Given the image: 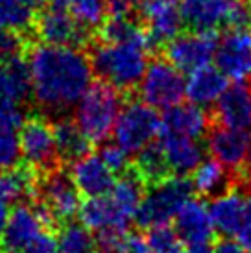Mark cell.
I'll use <instances>...</instances> for the list:
<instances>
[{"label": "cell", "mask_w": 251, "mask_h": 253, "mask_svg": "<svg viewBox=\"0 0 251 253\" xmlns=\"http://www.w3.org/2000/svg\"><path fill=\"white\" fill-rule=\"evenodd\" d=\"M26 59L32 72L34 111L50 120L70 115L94 74L87 50L32 41Z\"/></svg>", "instance_id": "1"}, {"label": "cell", "mask_w": 251, "mask_h": 253, "mask_svg": "<svg viewBox=\"0 0 251 253\" xmlns=\"http://www.w3.org/2000/svg\"><path fill=\"white\" fill-rule=\"evenodd\" d=\"M85 50L98 80L111 84L126 96H135L152 56L146 37L126 42H105L92 37Z\"/></svg>", "instance_id": "2"}, {"label": "cell", "mask_w": 251, "mask_h": 253, "mask_svg": "<svg viewBox=\"0 0 251 253\" xmlns=\"http://www.w3.org/2000/svg\"><path fill=\"white\" fill-rule=\"evenodd\" d=\"M126 98L129 96L104 80H98L87 87L76 104L74 120L92 144H100L109 139Z\"/></svg>", "instance_id": "3"}, {"label": "cell", "mask_w": 251, "mask_h": 253, "mask_svg": "<svg viewBox=\"0 0 251 253\" xmlns=\"http://www.w3.org/2000/svg\"><path fill=\"white\" fill-rule=\"evenodd\" d=\"M192 194H196L192 179L187 176H170L165 181L148 187L135 211L133 222L139 229H152L155 225L168 224Z\"/></svg>", "instance_id": "4"}, {"label": "cell", "mask_w": 251, "mask_h": 253, "mask_svg": "<svg viewBox=\"0 0 251 253\" xmlns=\"http://www.w3.org/2000/svg\"><path fill=\"white\" fill-rule=\"evenodd\" d=\"M161 129V117L152 106L144 104L135 96L126 98L122 111L113 127L115 142L129 155L154 141Z\"/></svg>", "instance_id": "5"}, {"label": "cell", "mask_w": 251, "mask_h": 253, "mask_svg": "<svg viewBox=\"0 0 251 253\" xmlns=\"http://www.w3.org/2000/svg\"><path fill=\"white\" fill-rule=\"evenodd\" d=\"M135 96H139L154 109L172 107L185 96V80L181 71L175 69L163 54H154L135 91Z\"/></svg>", "instance_id": "6"}, {"label": "cell", "mask_w": 251, "mask_h": 253, "mask_svg": "<svg viewBox=\"0 0 251 253\" xmlns=\"http://www.w3.org/2000/svg\"><path fill=\"white\" fill-rule=\"evenodd\" d=\"M82 194L78 190L76 183L72 181L67 167H59L41 174L37 179V192H35V204L42 205L50 216L56 220L57 225L74 220L80 212ZM32 202V204H34Z\"/></svg>", "instance_id": "7"}, {"label": "cell", "mask_w": 251, "mask_h": 253, "mask_svg": "<svg viewBox=\"0 0 251 253\" xmlns=\"http://www.w3.org/2000/svg\"><path fill=\"white\" fill-rule=\"evenodd\" d=\"M19 144H21V154L24 161L32 165L39 172V176L59 167H65L57 154L50 119H46L39 111H32L22 122Z\"/></svg>", "instance_id": "8"}, {"label": "cell", "mask_w": 251, "mask_h": 253, "mask_svg": "<svg viewBox=\"0 0 251 253\" xmlns=\"http://www.w3.org/2000/svg\"><path fill=\"white\" fill-rule=\"evenodd\" d=\"M94 32L85 28L78 22L67 7L44 6L35 11L34 19V39L46 44L57 46H74V48H87L92 41Z\"/></svg>", "instance_id": "9"}, {"label": "cell", "mask_w": 251, "mask_h": 253, "mask_svg": "<svg viewBox=\"0 0 251 253\" xmlns=\"http://www.w3.org/2000/svg\"><path fill=\"white\" fill-rule=\"evenodd\" d=\"M137 21L146 34L152 56L161 54L165 44L185 30L179 0H140Z\"/></svg>", "instance_id": "10"}, {"label": "cell", "mask_w": 251, "mask_h": 253, "mask_svg": "<svg viewBox=\"0 0 251 253\" xmlns=\"http://www.w3.org/2000/svg\"><path fill=\"white\" fill-rule=\"evenodd\" d=\"M216 42V32L183 30L179 36H175L172 41L165 44L161 54L181 72H192L203 65H207L214 57Z\"/></svg>", "instance_id": "11"}, {"label": "cell", "mask_w": 251, "mask_h": 253, "mask_svg": "<svg viewBox=\"0 0 251 253\" xmlns=\"http://www.w3.org/2000/svg\"><path fill=\"white\" fill-rule=\"evenodd\" d=\"M214 59L216 67L227 78H251V32L246 28L227 30L222 37H218Z\"/></svg>", "instance_id": "12"}, {"label": "cell", "mask_w": 251, "mask_h": 253, "mask_svg": "<svg viewBox=\"0 0 251 253\" xmlns=\"http://www.w3.org/2000/svg\"><path fill=\"white\" fill-rule=\"evenodd\" d=\"M212 122L246 129L251 126V78L227 85L209 109Z\"/></svg>", "instance_id": "13"}, {"label": "cell", "mask_w": 251, "mask_h": 253, "mask_svg": "<svg viewBox=\"0 0 251 253\" xmlns=\"http://www.w3.org/2000/svg\"><path fill=\"white\" fill-rule=\"evenodd\" d=\"M44 229V222L34 204H17L11 214H7L6 227L0 237V250L4 253H21Z\"/></svg>", "instance_id": "14"}, {"label": "cell", "mask_w": 251, "mask_h": 253, "mask_svg": "<svg viewBox=\"0 0 251 253\" xmlns=\"http://www.w3.org/2000/svg\"><path fill=\"white\" fill-rule=\"evenodd\" d=\"M192 185L198 198L212 202L216 198L233 192L240 185V169L225 167L218 159H203L192 174Z\"/></svg>", "instance_id": "15"}, {"label": "cell", "mask_w": 251, "mask_h": 253, "mask_svg": "<svg viewBox=\"0 0 251 253\" xmlns=\"http://www.w3.org/2000/svg\"><path fill=\"white\" fill-rule=\"evenodd\" d=\"M205 142L212 157L223 163L231 169H240L246 159L248 148L251 144L250 133L246 129H237L210 122L209 129L205 133Z\"/></svg>", "instance_id": "16"}, {"label": "cell", "mask_w": 251, "mask_h": 253, "mask_svg": "<svg viewBox=\"0 0 251 253\" xmlns=\"http://www.w3.org/2000/svg\"><path fill=\"white\" fill-rule=\"evenodd\" d=\"M157 141L163 146L167 161L174 176H188L196 170V167L203 161L205 150L198 139H188L183 135L172 133L161 126L157 133Z\"/></svg>", "instance_id": "17"}, {"label": "cell", "mask_w": 251, "mask_h": 253, "mask_svg": "<svg viewBox=\"0 0 251 253\" xmlns=\"http://www.w3.org/2000/svg\"><path fill=\"white\" fill-rule=\"evenodd\" d=\"M69 172L80 194L87 198L107 194L115 185V174L98 154H87L82 159L70 163Z\"/></svg>", "instance_id": "18"}, {"label": "cell", "mask_w": 251, "mask_h": 253, "mask_svg": "<svg viewBox=\"0 0 251 253\" xmlns=\"http://www.w3.org/2000/svg\"><path fill=\"white\" fill-rule=\"evenodd\" d=\"M179 239L187 244H200V242H210L214 239V225L210 220L209 209L202 198H190L181 205V209L174 216Z\"/></svg>", "instance_id": "19"}, {"label": "cell", "mask_w": 251, "mask_h": 253, "mask_svg": "<svg viewBox=\"0 0 251 253\" xmlns=\"http://www.w3.org/2000/svg\"><path fill=\"white\" fill-rule=\"evenodd\" d=\"M210 122V113L202 109V106L194 102H177L167 109L165 117L161 119V126L188 139H202L207 133Z\"/></svg>", "instance_id": "20"}, {"label": "cell", "mask_w": 251, "mask_h": 253, "mask_svg": "<svg viewBox=\"0 0 251 253\" xmlns=\"http://www.w3.org/2000/svg\"><path fill=\"white\" fill-rule=\"evenodd\" d=\"M39 172L26 161L0 172V200L4 204H32L37 192Z\"/></svg>", "instance_id": "21"}, {"label": "cell", "mask_w": 251, "mask_h": 253, "mask_svg": "<svg viewBox=\"0 0 251 253\" xmlns=\"http://www.w3.org/2000/svg\"><path fill=\"white\" fill-rule=\"evenodd\" d=\"M212 225L223 237H235L246 225V194L240 189L227 192L210 202Z\"/></svg>", "instance_id": "22"}, {"label": "cell", "mask_w": 251, "mask_h": 253, "mask_svg": "<svg viewBox=\"0 0 251 253\" xmlns=\"http://www.w3.org/2000/svg\"><path fill=\"white\" fill-rule=\"evenodd\" d=\"M50 124H52V131L56 139L57 154L65 167H69L70 163L78 161L92 152V142L80 129L74 117L70 115L57 117L50 120Z\"/></svg>", "instance_id": "23"}, {"label": "cell", "mask_w": 251, "mask_h": 253, "mask_svg": "<svg viewBox=\"0 0 251 253\" xmlns=\"http://www.w3.org/2000/svg\"><path fill=\"white\" fill-rule=\"evenodd\" d=\"M229 0H179L185 30L188 32H218Z\"/></svg>", "instance_id": "24"}, {"label": "cell", "mask_w": 251, "mask_h": 253, "mask_svg": "<svg viewBox=\"0 0 251 253\" xmlns=\"http://www.w3.org/2000/svg\"><path fill=\"white\" fill-rule=\"evenodd\" d=\"M227 87V76L218 67H210L209 63L190 72V78L185 82V94L190 102L198 106H212L218 96Z\"/></svg>", "instance_id": "25"}, {"label": "cell", "mask_w": 251, "mask_h": 253, "mask_svg": "<svg viewBox=\"0 0 251 253\" xmlns=\"http://www.w3.org/2000/svg\"><path fill=\"white\" fill-rule=\"evenodd\" d=\"M80 220L91 231H100L105 227H117V229H129V220H126L113 204L109 192L102 196L87 198L80 205Z\"/></svg>", "instance_id": "26"}, {"label": "cell", "mask_w": 251, "mask_h": 253, "mask_svg": "<svg viewBox=\"0 0 251 253\" xmlns=\"http://www.w3.org/2000/svg\"><path fill=\"white\" fill-rule=\"evenodd\" d=\"M148 185L144 183V179L139 176V172L133 169V165L126 170L124 174L119 176V181H115L113 189L109 190L115 207L119 209V212L126 220L131 222L135 216V211L139 207L140 200L146 194Z\"/></svg>", "instance_id": "27"}, {"label": "cell", "mask_w": 251, "mask_h": 253, "mask_svg": "<svg viewBox=\"0 0 251 253\" xmlns=\"http://www.w3.org/2000/svg\"><path fill=\"white\" fill-rule=\"evenodd\" d=\"M131 165L133 169L139 172V176L144 179L148 187L157 185V183L168 179L170 176H174L172 170H170V165L167 161V155L163 152V146L157 141V137L135 154V161Z\"/></svg>", "instance_id": "28"}, {"label": "cell", "mask_w": 251, "mask_h": 253, "mask_svg": "<svg viewBox=\"0 0 251 253\" xmlns=\"http://www.w3.org/2000/svg\"><path fill=\"white\" fill-rule=\"evenodd\" d=\"M56 237L59 253H92L96 250V237L87 225L76 220L59 225Z\"/></svg>", "instance_id": "29"}, {"label": "cell", "mask_w": 251, "mask_h": 253, "mask_svg": "<svg viewBox=\"0 0 251 253\" xmlns=\"http://www.w3.org/2000/svg\"><path fill=\"white\" fill-rule=\"evenodd\" d=\"M35 11L19 0H0V26L34 39ZM35 41V39H34Z\"/></svg>", "instance_id": "30"}, {"label": "cell", "mask_w": 251, "mask_h": 253, "mask_svg": "<svg viewBox=\"0 0 251 253\" xmlns=\"http://www.w3.org/2000/svg\"><path fill=\"white\" fill-rule=\"evenodd\" d=\"M67 9L78 22H82L85 28L92 32L105 21L107 13L105 0H69Z\"/></svg>", "instance_id": "31"}, {"label": "cell", "mask_w": 251, "mask_h": 253, "mask_svg": "<svg viewBox=\"0 0 251 253\" xmlns=\"http://www.w3.org/2000/svg\"><path fill=\"white\" fill-rule=\"evenodd\" d=\"M148 244L152 253H183V240L174 227L168 224L155 225L148 233Z\"/></svg>", "instance_id": "32"}, {"label": "cell", "mask_w": 251, "mask_h": 253, "mask_svg": "<svg viewBox=\"0 0 251 253\" xmlns=\"http://www.w3.org/2000/svg\"><path fill=\"white\" fill-rule=\"evenodd\" d=\"M22 159L19 135L15 133V127L7 126L0 120V172L13 167Z\"/></svg>", "instance_id": "33"}, {"label": "cell", "mask_w": 251, "mask_h": 253, "mask_svg": "<svg viewBox=\"0 0 251 253\" xmlns=\"http://www.w3.org/2000/svg\"><path fill=\"white\" fill-rule=\"evenodd\" d=\"M98 155H100V159L109 167V170H111L115 176L124 174L126 170L131 167V163H129V157H131V155L127 154L126 150H122L117 142H109V141L100 142Z\"/></svg>", "instance_id": "34"}, {"label": "cell", "mask_w": 251, "mask_h": 253, "mask_svg": "<svg viewBox=\"0 0 251 253\" xmlns=\"http://www.w3.org/2000/svg\"><path fill=\"white\" fill-rule=\"evenodd\" d=\"M32 41L34 39L22 36L19 32L0 26V63H4L6 59L17 56V54H24Z\"/></svg>", "instance_id": "35"}, {"label": "cell", "mask_w": 251, "mask_h": 253, "mask_svg": "<svg viewBox=\"0 0 251 253\" xmlns=\"http://www.w3.org/2000/svg\"><path fill=\"white\" fill-rule=\"evenodd\" d=\"M246 26H250V4H246L244 0H229L223 17V28L242 30Z\"/></svg>", "instance_id": "36"}, {"label": "cell", "mask_w": 251, "mask_h": 253, "mask_svg": "<svg viewBox=\"0 0 251 253\" xmlns=\"http://www.w3.org/2000/svg\"><path fill=\"white\" fill-rule=\"evenodd\" d=\"M115 253H152L150 252V244H148V237L142 233V229H127L122 235L119 246Z\"/></svg>", "instance_id": "37"}, {"label": "cell", "mask_w": 251, "mask_h": 253, "mask_svg": "<svg viewBox=\"0 0 251 253\" xmlns=\"http://www.w3.org/2000/svg\"><path fill=\"white\" fill-rule=\"evenodd\" d=\"M21 253H57L56 233L48 229L41 231Z\"/></svg>", "instance_id": "38"}, {"label": "cell", "mask_w": 251, "mask_h": 253, "mask_svg": "<svg viewBox=\"0 0 251 253\" xmlns=\"http://www.w3.org/2000/svg\"><path fill=\"white\" fill-rule=\"evenodd\" d=\"M109 15H133L137 17L140 0H105Z\"/></svg>", "instance_id": "39"}, {"label": "cell", "mask_w": 251, "mask_h": 253, "mask_svg": "<svg viewBox=\"0 0 251 253\" xmlns=\"http://www.w3.org/2000/svg\"><path fill=\"white\" fill-rule=\"evenodd\" d=\"M212 252L214 253H250L240 242L233 240L231 237H220V239L214 240Z\"/></svg>", "instance_id": "40"}, {"label": "cell", "mask_w": 251, "mask_h": 253, "mask_svg": "<svg viewBox=\"0 0 251 253\" xmlns=\"http://www.w3.org/2000/svg\"><path fill=\"white\" fill-rule=\"evenodd\" d=\"M240 190H248L251 189V144L248 148V154H246V159L240 167V185H238Z\"/></svg>", "instance_id": "41"}, {"label": "cell", "mask_w": 251, "mask_h": 253, "mask_svg": "<svg viewBox=\"0 0 251 253\" xmlns=\"http://www.w3.org/2000/svg\"><path fill=\"white\" fill-rule=\"evenodd\" d=\"M238 242H240L248 252H251V224H246L244 227L238 231Z\"/></svg>", "instance_id": "42"}, {"label": "cell", "mask_w": 251, "mask_h": 253, "mask_svg": "<svg viewBox=\"0 0 251 253\" xmlns=\"http://www.w3.org/2000/svg\"><path fill=\"white\" fill-rule=\"evenodd\" d=\"M183 253H214L209 242H200V244H190L187 252Z\"/></svg>", "instance_id": "43"}, {"label": "cell", "mask_w": 251, "mask_h": 253, "mask_svg": "<svg viewBox=\"0 0 251 253\" xmlns=\"http://www.w3.org/2000/svg\"><path fill=\"white\" fill-rule=\"evenodd\" d=\"M6 222H7V204H4V202L0 200V237H2V233H4Z\"/></svg>", "instance_id": "44"}, {"label": "cell", "mask_w": 251, "mask_h": 253, "mask_svg": "<svg viewBox=\"0 0 251 253\" xmlns=\"http://www.w3.org/2000/svg\"><path fill=\"white\" fill-rule=\"evenodd\" d=\"M21 4H24V6H28L30 9H34V11H39L41 7L46 6V0H19Z\"/></svg>", "instance_id": "45"}, {"label": "cell", "mask_w": 251, "mask_h": 253, "mask_svg": "<svg viewBox=\"0 0 251 253\" xmlns=\"http://www.w3.org/2000/svg\"><path fill=\"white\" fill-rule=\"evenodd\" d=\"M242 192L246 194V224H251V189Z\"/></svg>", "instance_id": "46"}, {"label": "cell", "mask_w": 251, "mask_h": 253, "mask_svg": "<svg viewBox=\"0 0 251 253\" xmlns=\"http://www.w3.org/2000/svg\"><path fill=\"white\" fill-rule=\"evenodd\" d=\"M69 0H46V6H54V7H67Z\"/></svg>", "instance_id": "47"}, {"label": "cell", "mask_w": 251, "mask_h": 253, "mask_svg": "<svg viewBox=\"0 0 251 253\" xmlns=\"http://www.w3.org/2000/svg\"><path fill=\"white\" fill-rule=\"evenodd\" d=\"M92 253H115V252H111V250H102V248H96Z\"/></svg>", "instance_id": "48"}, {"label": "cell", "mask_w": 251, "mask_h": 253, "mask_svg": "<svg viewBox=\"0 0 251 253\" xmlns=\"http://www.w3.org/2000/svg\"><path fill=\"white\" fill-rule=\"evenodd\" d=\"M250 26H251V2H250Z\"/></svg>", "instance_id": "49"}, {"label": "cell", "mask_w": 251, "mask_h": 253, "mask_svg": "<svg viewBox=\"0 0 251 253\" xmlns=\"http://www.w3.org/2000/svg\"><path fill=\"white\" fill-rule=\"evenodd\" d=\"M0 253H4V252H2V250H0Z\"/></svg>", "instance_id": "50"}]
</instances>
